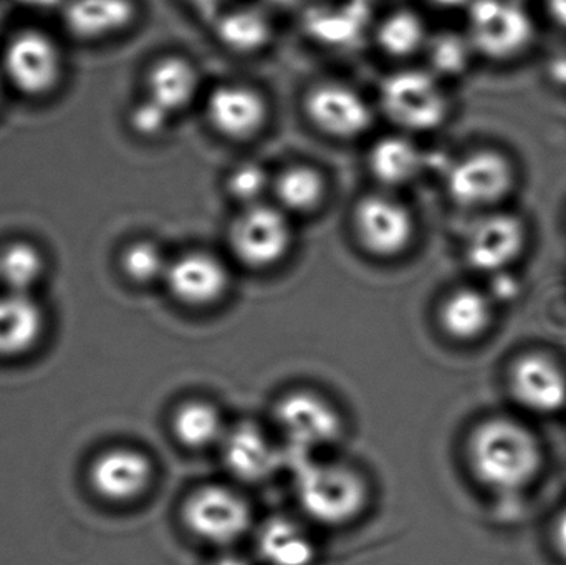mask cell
<instances>
[{
  "instance_id": "1",
  "label": "cell",
  "mask_w": 566,
  "mask_h": 565,
  "mask_svg": "<svg viewBox=\"0 0 566 565\" xmlns=\"http://www.w3.org/2000/svg\"><path fill=\"white\" fill-rule=\"evenodd\" d=\"M472 473L489 490L515 493L524 490L541 473V443L528 428L509 418H491L469 438Z\"/></svg>"
},
{
  "instance_id": "2",
  "label": "cell",
  "mask_w": 566,
  "mask_h": 565,
  "mask_svg": "<svg viewBox=\"0 0 566 565\" xmlns=\"http://www.w3.org/2000/svg\"><path fill=\"white\" fill-rule=\"evenodd\" d=\"M378 112L396 132L419 136L438 132L451 116L446 82L426 66H401L379 83Z\"/></svg>"
},
{
  "instance_id": "3",
  "label": "cell",
  "mask_w": 566,
  "mask_h": 565,
  "mask_svg": "<svg viewBox=\"0 0 566 565\" xmlns=\"http://www.w3.org/2000/svg\"><path fill=\"white\" fill-rule=\"evenodd\" d=\"M298 464L296 500L310 520L323 526H345L365 511L368 484L355 468L313 460Z\"/></svg>"
},
{
  "instance_id": "4",
  "label": "cell",
  "mask_w": 566,
  "mask_h": 565,
  "mask_svg": "<svg viewBox=\"0 0 566 565\" xmlns=\"http://www.w3.org/2000/svg\"><path fill=\"white\" fill-rule=\"evenodd\" d=\"M444 189L455 206L469 211L489 212L514 195L518 171L514 159L497 148H475L448 163Z\"/></svg>"
},
{
  "instance_id": "5",
  "label": "cell",
  "mask_w": 566,
  "mask_h": 565,
  "mask_svg": "<svg viewBox=\"0 0 566 565\" xmlns=\"http://www.w3.org/2000/svg\"><path fill=\"white\" fill-rule=\"evenodd\" d=\"M465 35L475 55L505 63L535 42V23L521 0H472L465 10Z\"/></svg>"
},
{
  "instance_id": "6",
  "label": "cell",
  "mask_w": 566,
  "mask_h": 565,
  "mask_svg": "<svg viewBox=\"0 0 566 565\" xmlns=\"http://www.w3.org/2000/svg\"><path fill=\"white\" fill-rule=\"evenodd\" d=\"M228 241L232 254L245 268H275L293 245L292 216L269 201L239 209L229 226Z\"/></svg>"
},
{
  "instance_id": "7",
  "label": "cell",
  "mask_w": 566,
  "mask_h": 565,
  "mask_svg": "<svg viewBox=\"0 0 566 565\" xmlns=\"http://www.w3.org/2000/svg\"><path fill=\"white\" fill-rule=\"evenodd\" d=\"M352 221L359 245L381 259L408 251L418 229L411 208L396 192L385 189L361 196L353 208Z\"/></svg>"
},
{
  "instance_id": "8",
  "label": "cell",
  "mask_w": 566,
  "mask_h": 565,
  "mask_svg": "<svg viewBox=\"0 0 566 565\" xmlns=\"http://www.w3.org/2000/svg\"><path fill=\"white\" fill-rule=\"evenodd\" d=\"M378 108L348 83L323 80L303 95L310 125L335 142H355L371 132Z\"/></svg>"
},
{
  "instance_id": "9",
  "label": "cell",
  "mask_w": 566,
  "mask_h": 565,
  "mask_svg": "<svg viewBox=\"0 0 566 565\" xmlns=\"http://www.w3.org/2000/svg\"><path fill=\"white\" fill-rule=\"evenodd\" d=\"M0 72L17 92L30 98L50 95L62 82L63 53L49 33L20 30L7 40Z\"/></svg>"
},
{
  "instance_id": "10",
  "label": "cell",
  "mask_w": 566,
  "mask_h": 565,
  "mask_svg": "<svg viewBox=\"0 0 566 565\" xmlns=\"http://www.w3.org/2000/svg\"><path fill=\"white\" fill-rule=\"evenodd\" d=\"M182 521L202 543L228 547L251 530L252 510L232 488L208 484L189 494L182 506Z\"/></svg>"
},
{
  "instance_id": "11",
  "label": "cell",
  "mask_w": 566,
  "mask_h": 565,
  "mask_svg": "<svg viewBox=\"0 0 566 565\" xmlns=\"http://www.w3.org/2000/svg\"><path fill=\"white\" fill-rule=\"evenodd\" d=\"M205 116L221 138L248 143L268 128L271 103L248 83H221L205 93Z\"/></svg>"
},
{
  "instance_id": "12",
  "label": "cell",
  "mask_w": 566,
  "mask_h": 565,
  "mask_svg": "<svg viewBox=\"0 0 566 565\" xmlns=\"http://www.w3.org/2000/svg\"><path fill=\"white\" fill-rule=\"evenodd\" d=\"M274 418L283 438L300 453L329 447L343 430L338 410L322 395L310 390L283 395L275 404Z\"/></svg>"
},
{
  "instance_id": "13",
  "label": "cell",
  "mask_w": 566,
  "mask_h": 565,
  "mask_svg": "<svg viewBox=\"0 0 566 565\" xmlns=\"http://www.w3.org/2000/svg\"><path fill=\"white\" fill-rule=\"evenodd\" d=\"M527 241L524 219L514 212L495 209L484 212L469 229L465 258L475 271L501 274L522 258Z\"/></svg>"
},
{
  "instance_id": "14",
  "label": "cell",
  "mask_w": 566,
  "mask_h": 565,
  "mask_svg": "<svg viewBox=\"0 0 566 565\" xmlns=\"http://www.w3.org/2000/svg\"><path fill=\"white\" fill-rule=\"evenodd\" d=\"M165 282L176 301L202 308L218 304L228 294L231 275L218 255L189 251L169 261Z\"/></svg>"
},
{
  "instance_id": "15",
  "label": "cell",
  "mask_w": 566,
  "mask_h": 565,
  "mask_svg": "<svg viewBox=\"0 0 566 565\" xmlns=\"http://www.w3.org/2000/svg\"><path fill=\"white\" fill-rule=\"evenodd\" d=\"M368 0H335L310 7L303 27L313 42L332 52H349L373 33Z\"/></svg>"
},
{
  "instance_id": "16",
  "label": "cell",
  "mask_w": 566,
  "mask_h": 565,
  "mask_svg": "<svg viewBox=\"0 0 566 565\" xmlns=\"http://www.w3.org/2000/svg\"><path fill=\"white\" fill-rule=\"evenodd\" d=\"M153 463L143 451L116 447L103 451L90 467V483L103 500L132 503L153 483Z\"/></svg>"
},
{
  "instance_id": "17",
  "label": "cell",
  "mask_w": 566,
  "mask_h": 565,
  "mask_svg": "<svg viewBox=\"0 0 566 565\" xmlns=\"http://www.w3.org/2000/svg\"><path fill=\"white\" fill-rule=\"evenodd\" d=\"M366 168L379 189L398 192L416 185L429 168L428 155L416 136L401 132L379 136L366 153Z\"/></svg>"
},
{
  "instance_id": "18",
  "label": "cell",
  "mask_w": 566,
  "mask_h": 565,
  "mask_svg": "<svg viewBox=\"0 0 566 565\" xmlns=\"http://www.w3.org/2000/svg\"><path fill=\"white\" fill-rule=\"evenodd\" d=\"M209 23L219 45L232 55H261L275 40L274 13L259 2L238 0Z\"/></svg>"
},
{
  "instance_id": "19",
  "label": "cell",
  "mask_w": 566,
  "mask_h": 565,
  "mask_svg": "<svg viewBox=\"0 0 566 565\" xmlns=\"http://www.w3.org/2000/svg\"><path fill=\"white\" fill-rule=\"evenodd\" d=\"M145 96L176 118L201 98V70L185 55L159 56L146 70Z\"/></svg>"
},
{
  "instance_id": "20",
  "label": "cell",
  "mask_w": 566,
  "mask_h": 565,
  "mask_svg": "<svg viewBox=\"0 0 566 565\" xmlns=\"http://www.w3.org/2000/svg\"><path fill=\"white\" fill-rule=\"evenodd\" d=\"M511 390L527 410L555 414L566 405V374L547 355H524L512 367Z\"/></svg>"
},
{
  "instance_id": "21",
  "label": "cell",
  "mask_w": 566,
  "mask_h": 565,
  "mask_svg": "<svg viewBox=\"0 0 566 565\" xmlns=\"http://www.w3.org/2000/svg\"><path fill=\"white\" fill-rule=\"evenodd\" d=\"M138 13L136 0H66L62 19L75 39L103 42L132 29Z\"/></svg>"
},
{
  "instance_id": "22",
  "label": "cell",
  "mask_w": 566,
  "mask_h": 565,
  "mask_svg": "<svg viewBox=\"0 0 566 565\" xmlns=\"http://www.w3.org/2000/svg\"><path fill=\"white\" fill-rule=\"evenodd\" d=\"M221 448L226 468L245 483L265 480L281 464V454L271 438L254 423L235 425L228 430Z\"/></svg>"
},
{
  "instance_id": "23",
  "label": "cell",
  "mask_w": 566,
  "mask_h": 565,
  "mask_svg": "<svg viewBox=\"0 0 566 565\" xmlns=\"http://www.w3.org/2000/svg\"><path fill=\"white\" fill-rule=\"evenodd\" d=\"M431 33L418 10L399 7L376 20L371 36L382 55L395 62H408L422 56Z\"/></svg>"
},
{
  "instance_id": "24",
  "label": "cell",
  "mask_w": 566,
  "mask_h": 565,
  "mask_svg": "<svg viewBox=\"0 0 566 565\" xmlns=\"http://www.w3.org/2000/svg\"><path fill=\"white\" fill-rule=\"evenodd\" d=\"M328 196L325 172L308 163H292L274 175V205L289 216H308L318 211Z\"/></svg>"
},
{
  "instance_id": "25",
  "label": "cell",
  "mask_w": 566,
  "mask_h": 565,
  "mask_svg": "<svg viewBox=\"0 0 566 565\" xmlns=\"http://www.w3.org/2000/svg\"><path fill=\"white\" fill-rule=\"evenodd\" d=\"M42 308L30 294L0 295V357L25 354L43 334Z\"/></svg>"
},
{
  "instance_id": "26",
  "label": "cell",
  "mask_w": 566,
  "mask_h": 565,
  "mask_svg": "<svg viewBox=\"0 0 566 565\" xmlns=\"http://www.w3.org/2000/svg\"><path fill=\"white\" fill-rule=\"evenodd\" d=\"M258 554L265 565H313L316 547L298 523L289 517H272L259 530Z\"/></svg>"
},
{
  "instance_id": "27",
  "label": "cell",
  "mask_w": 566,
  "mask_h": 565,
  "mask_svg": "<svg viewBox=\"0 0 566 565\" xmlns=\"http://www.w3.org/2000/svg\"><path fill=\"white\" fill-rule=\"evenodd\" d=\"M494 317L492 302L484 292L464 287L452 292L439 308V322L449 337L471 342L489 331Z\"/></svg>"
},
{
  "instance_id": "28",
  "label": "cell",
  "mask_w": 566,
  "mask_h": 565,
  "mask_svg": "<svg viewBox=\"0 0 566 565\" xmlns=\"http://www.w3.org/2000/svg\"><path fill=\"white\" fill-rule=\"evenodd\" d=\"M172 433L189 450H206L221 444L228 428L218 407L205 400H188L172 415Z\"/></svg>"
},
{
  "instance_id": "29",
  "label": "cell",
  "mask_w": 566,
  "mask_h": 565,
  "mask_svg": "<svg viewBox=\"0 0 566 565\" xmlns=\"http://www.w3.org/2000/svg\"><path fill=\"white\" fill-rule=\"evenodd\" d=\"M426 69L436 76L448 82L464 75L465 70L471 66L475 52L464 33L441 30L432 32L429 36L424 53Z\"/></svg>"
},
{
  "instance_id": "30",
  "label": "cell",
  "mask_w": 566,
  "mask_h": 565,
  "mask_svg": "<svg viewBox=\"0 0 566 565\" xmlns=\"http://www.w3.org/2000/svg\"><path fill=\"white\" fill-rule=\"evenodd\" d=\"M43 269L42 252L30 242H10L0 251V282L6 292L30 294L42 278Z\"/></svg>"
},
{
  "instance_id": "31",
  "label": "cell",
  "mask_w": 566,
  "mask_h": 565,
  "mask_svg": "<svg viewBox=\"0 0 566 565\" xmlns=\"http://www.w3.org/2000/svg\"><path fill=\"white\" fill-rule=\"evenodd\" d=\"M274 172L262 163L244 159L229 169L224 178V191L239 208L261 205L272 196Z\"/></svg>"
},
{
  "instance_id": "32",
  "label": "cell",
  "mask_w": 566,
  "mask_h": 565,
  "mask_svg": "<svg viewBox=\"0 0 566 565\" xmlns=\"http://www.w3.org/2000/svg\"><path fill=\"white\" fill-rule=\"evenodd\" d=\"M168 265L163 249L148 239L132 242L122 254L123 272L136 284H151L158 279H165Z\"/></svg>"
},
{
  "instance_id": "33",
  "label": "cell",
  "mask_w": 566,
  "mask_h": 565,
  "mask_svg": "<svg viewBox=\"0 0 566 565\" xmlns=\"http://www.w3.org/2000/svg\"><path fill=\"white\" fill-rule=\"evenodd\" d=\"M175 119V116L169 115L161 106L143 96L129 109L128 125L138 138L145 142H159L171 132Z\"/></svg>"
},
{
  "instance_id": "34",
  "label": "cell",
  "mask_w": 566,
  "mask_h": 565,
  "mask_svg": "<svg viewBox=\"0 0 566 565\" xmlns=\"http://www.w3.org/2000/svg\"><path fill=\"white\" fill-rule=\"evenodd\" d=\"M185 2L188 3L192 12L211 22L222 10L228 9L229 6L238 2V0H185Z\"/></svg>"
},
{
  "instance_id": "35",
  "label": "cell",
  "mask_w": 566,
  "mask_h": 565,
  "mask_svg": "<svg viewBox=\"0 0 566 565\" xmlns=\"http://www.w3.org/2000/svg\"><path fill=\"white\" fill-rule=\"evenodd\" d=\"M545 10L558 29L566 30V0H545Z\"/></svg>"
},
{
  "instance_id": "36",
  "label": "cell",
  "mask_w": 566,
  "mask_h": 565,
  "mask_svg": "<svg viewBox=\"0 0 566 565\" xmlns=\"http://www.w3.org/2000/svg\"><path fill=\"white\" fill-rule=\"evenodd\" d=\"M554 541L558 553H560L562 557L566 561V510L562 511L557 520H555Z\"/></svg>"
},
{
  "instance_id": "37",
  "label": "cell",
  "mask_w": 566,
  "mask_h": 565,
  "mask_svg": "<svg viewBox=\"0 0 566 565\" xmlns=\"http://www.w3.org/2000/svg\"><path fill=\"white\" fill-rule=\"evenodd\" d=\"M432 9L441 10V12H458V10H468L472 0H424Z\"/></svg>"
},
{
  "instance_id": "38",
  "label": "cell",
  "mask_w": 566,
  "mask_h": 565,
  "mask_svg": "<svg viewBox=\"0 0 566 565\" xmlns=\"http://www.w3.org/2000/svg\"><path fill=\"white\" fill-rule=\"evenodd\" d=\"M19 6L27 7L30 10H39V12H46V10L59 9L65 6L66 0H13Z\"/></svg>"
},
{
  "instance_id": "39",
  "label": "cell",
  "mask_w": 566,
  "mask_h": 565,
  "mask_svg": "<svg viewBox=\"0 0 566 565\" xmlns=\"http://www.w3.org/2000/svg\"><path fill=\"white\" fill-rule=\"evenodd\" d=\"M259 3L275 12H290V10L298 9L302 6L303 0H258Z\"/></svg>"
},
{
  "instance_id": "40",
  "label": "cell",
  "mask_w": 566,
  "mask_h": 565,
  "mask_svg": "<svg viewBox=\"0 0 566 565\" xmlns=\"http://www.w3.org/2000/svg\"><path fill=\"white\" fill-rule=\"evenodd\" d=\"M209 565H252L245 559L241 554L235 553H224L221 556L216 557Z\"/></svg>"
},
{
  "instance_id": "41",
  "label": "cell",
  "mask_w": 566,
  "mask_h": 565,
  "mask_svg": "<svg viewBox=\"0 0 566 565\" xmlns=\"http://www.w3.org/2000/svg\"><path fill=\"white\" fill-rule=\"evenodd\" d=\"M6 22H7L6 9H3L2 3H0V35H2L3 29H6Z\"/></svg>"
},
{
  "instance_id": "42",
  "label": "cell",
  "mask_w": 566,
  "mask_h": 565,
  "mask_svg": "<svg viewBox=\"0 0 566 565\" xmlns=\"http://www.w3.org/2000/svg\"><path fill=\"white\" fill-rule=\"evenodd\" d=\"M3 83H6V80H3L2 72H0V100H2Z\"/></svg>"
}]
</instances>
